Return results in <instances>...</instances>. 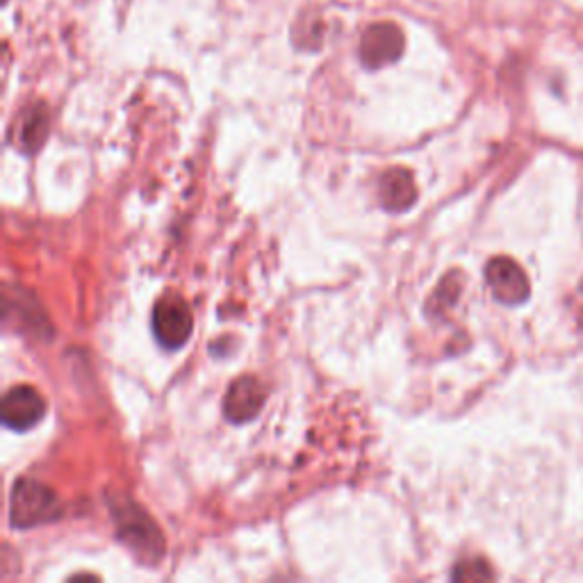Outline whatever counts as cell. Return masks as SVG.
Segmentation results:
<instances>
[{"instance_id":"cell-2","label":"cell","mask_w":583,"mask_h":583,"mask_svg":"<svg viewBox=\"0 0 583 583\" xmlns=\"http://www.w3.org/2000/svg\"><path fill=\"white\" fill-rule=\"evenodd\" d=\"M114 524L116 533L126 542V545L148 563H158L165 554V538L155 527V522L139 509L133 501L124 499L122 503H114Z\"/></svg>"},{"instance_id":"cell-3","label":"cell","mask_w":583,"mask_h":583,"mask_svg":"<svg viewBox=\"0 0 583 583\" xmlns=\"http://www.w3.org/2000/svg\"><path fill=\"white\" fill-rule=\"evenodd\" d=\"M153 335L165 348H180L194 331V317L187 301L180 294H165L153 308Z\"/></svg>"},{"instance_id":"cell-9","label":"cell","mask_w":583,"mask_h":583,"mask_svg":"<svg viewBox=\"0 0 583 583\" xmlns=\"http://www.w3.org/2000/svg\"><path fill=\"white\" fill-rule=\"evenodd\" d=\"M49 128H51V119H49V110L44 105H34L30 107L19 122L17 128V146L23 153H37L42 148V144L49 137Z\"/></svg>"},{"instance_id":"cell-10","label":"cell","mask_w":583,"mask_h":583,"mask_svg":"<svg viewBox=\"0 0 583 583\" xmlns=\"http://www.w3.org/2000/svg\"><path fill=\"white\" fill-rule=\"evenodd\" d=\"M492 572L483 563H460L454 570V579L460 581H470V579H490Z\"/></svg>"},{"instance_id":"cell-1","label":"cell","mask_w":583,"mask_h":583,"mask_svg":"<svg viewBox=\"0 0 583 583\" xmlns=\"http://www.w3.org/2000/svg\"><path fill=\"white\" fill-rule=\"evenodd\" d=\"M62 516V503L58 494L34 479H19L10 497V524L14 529H34L44 527Z\"/></svg>"},{"instance_id":"cell-8","label":"cell","mask_w":583,"mask_h":583,"mask_svg":"<svg viewBox=\"0 0 583 583\" xmlns=\"http://www.w3.org/2000/svg\"><path fill=\"white\" fill-rule=\"evenodd\" d=\"M378 201L387 212H406L417 201L413 174L406 169L385 171L378 183Z\"/></svg>"},{"instance_id":"cell-7","label":"cell","mask_w":583,"mask_h":583,"mask_svg":"<svg viewBox=\"0 0 583 583\" xmlns=\"http://www.w3.org/2000/svg\"><path fill=\"white\" fill-rule=\"evenodd\" d=\"M267 399L264 385L253 376H242L232 381L226 399H223V415L232 424H247L258 417Z\"/></svg>"},{"instance_id":"cell-4","label":"cell","mask_w":583,"mask_h":583,"mask_svg":"<svg viewBox=\"0 0 583 583\" xmlns=\"http://www.w3.org/2000/svg\"><path fill=\"white\" fill-rule=\"evenodd\" d=\"M404 53V32L395 23H374L361 39V62L369 71L395 64Z\"/></svg>"},{"instance_id":"cell-5","label":"cell","mask_w":583,"mask_h":583,"mask_svg":"<svg viewBox=\"0 0 583 583\" xmlns=\"http://www.w3.org/2000/svg\"><path fill=\"white\" fill-rule=\"evenodd\" d=\"M3 424L12 431L25 434L44 419L46 402L30 385H17L3 399Z\"/></svg>"},{"instance_id":"cell-6","label":"cell","mask_w":583,"mask_h":583,"mask_svg":"<svg viewBox=\"0 0 583 583\" xmlns=\"http://www.w3.org/2000/svg\"><path fill=\"white\" fill-rule=\"evenodd\" d=\"M486 283L492 296L507 305H520L529 299V281L518 262L511 258H494L486 264Z\"/></svg>"}]
</instances>
